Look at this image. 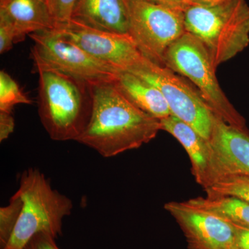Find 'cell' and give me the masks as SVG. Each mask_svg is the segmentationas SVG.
Masks as SVG:
<instances>
[{
	"label": "cell",
	"instance_id": "cell-16",
	"mask_svg": "<svg viewBox=\"0 0 249 249\" xmlns=\"http://www.w3.org/2000/svg\"><path fill=\"white\" fill-rule=\"evenodd\" d=\"M184 202L230 224L249 227V204L239 198L207 195L206 197L193 198Z\"/></svg>",
	"mask_w": 249,
	"mask_h": 249
},
{
	"label": "cell",
	"instance_id": "cell-4",
	"mask_svg": "<svg viewBox=\"0 0 249 249\" xmlns=\"http://www.w3.org/2000/svg\"><path fill=\"white\" fill-rule=\"evenodd\" d=\"M17 193L22 198V209L4 249H24L40 232L54 238L61 234L62 221L71 214L73 204L70 198L52 188L42 172L36 168L25 170Z\"/></svg>",
	"mask_w": 249,
	"mask_h": 249
},
{
	"label": "cell",
	"instance_id": "cell-1",
	"mask_svg": "<svg viewBox=\"0 0 249 249\" xmlns=\"http://www.w3.org/2000/svg\"><path fill=\"white\" fill-rule=\"evenodd\" d=\"M90 89L91 116L76 142L109 158L148 143L161 130L160 120L134 106L114 82Z\"/></svg>",
	"mask_w": 249,
	"mask_h": 249
},
{
	"label": "cell",
	"instance_id": "cell-9",
	"mask_svg": "<svg viewBox=\"0 0 249 249\" xmlns=\"http://www.w3.org/2000/svg\"><path fill=\"white\" fill-rule=\"evenodd\" d=\"M55 29L92 56L121 71L134 73L148 60L129 34L98 30L72 19Z\"/></svg>",
	"mask_w": 249,
	"mask_h": 249
},
{
	"label": "cell",
	"instance_id": "cell-20",
	"mask_svg": "<svg viewBox=\"0 0 249 249\" xmlns=\"http://www.w3.org/2000/svg\"><path fill=\"white\" fill-rule=\"evenodd\" d=\"M78 0H49V8L57 26L67 24L72 19Z\"/></svg>",
	"mask_w": 249,
	"mask_h": 249
},
{
	"label": "cell",
	"instance_id": "cell-26",
	"mask_svg": "<svg viewBox=\"0 0 249 249\" xmlns=\"http://www.w3.org/2000/svg\"><path fill=\"white\" fill-rule=\"evenodd\" d=\"M193 4H215L224 2L227 0H192Z\"/></svg>",
	"mask_w": 249,
	"mask_h": 249
},
{
	"label": "cell",
	"instance_id": "cell-27",
	"mask_svg": "<svg viewBox=\"0 0 249 249\" xmlns=\"http://www.w3.org/2000/svg\"><path fill=\"white\" fill-rule=\"evenodd\" d=\"M45 1H47V4H48V5H49V0H45ZM49 9H50V8H49Z\"/></svg>",
	"mask_w": 249,
	"mask_h": 249
},
{
	"label": "cell",
	"instance_id": "cell-17",
	"mask_svg": "<svg viewBox=\"0 0 249 249\" xmlns=\"http://www.w3.org/2000/svg\"><path fill=\"white\" fill-rule=\"evenodd\" d=\"M204 191L209 196H235L249 204V177L231 174L219 175Z\"/></svg>",
	"mask_w": 249,
	"mask_h": 249
},
{
	"label": "cell",
	"instance_id": "cell-3",
	"mask_svg": "<svg viewBox=\"0 0 249 249\" xmlns=\"http://www.w3.org/2000/svg\"><path fill=\"white\" fill-rule=\"evenodd\" d=\"M183 15L186 32L204 45L216 68L249 45V6L246 0L193 4L183 10Z\"/></svg>",
	"mask_w": 249,
	"mask_h": 249
},
{
	"label": "cell",
	"instance_id": "cell-22",
	"mask_svg": "<svg viewBox=\"0 0 249 249\" xmlns=\"http://www.w3.org/2000/svg\"><path fill=\"white\" fill-rule=\"evenodd\" d=\"M54 237L47 233L36 234L31 239L24 249H59Z\"/></svg>",
	"mask_w": 249,
	"mask_h": 249
},
{
	"label": "cell",
	"instance_id": "cell-12",
	"mask_svg": "<svg viewBox=\"0 0 249 249\" xmlns=\"http://www.w3.org/2000/svg\"><path fill=\"white\" fill-rule=\"evenodd\" d=\"M160 129L173 135L183 145L191 160L192 173L206 189L213 178V152L211 142L189 124L173 115L160 119Z\"/></svg>",
	"mask_w": 249,
	"mask_h": 249
},
{
	"label": "cell",
	"instance_id": "cell-13",
	"mask_svg": "<svg viewBox=\"0 0 249 249\" xmlns=\"http://www.w3.org/2000/svg\"><path fill=\"white\" fill-rule=\"evenodd\" d=\"M0 19L9 23L14 29L16 44L31 34L57 27L45 0L0 1Z\"/></svg>",
	"mask_w": 249,
	"mask_h": 249
},
{
	"label": "cell",
	"instance_id": "cell-8",
	"mask_svg": "<svg viewBox=\"0 0 249 249\" xmlns=\"http://www.w3.org/2000/svg\"><path fill=\"white\" fill-rule=\"evenodd\" d=\"M134 74L156 87L168 103L171 115L189 124L210 140L214 114L199 93L178 73L147 60Z\"/></svg>",
	"mask_w": 249,
	"mask_h": 249
},
{
	"label": "cell",
	"instance_id": "cell-11",
	"mask_svg": "<svg viewBox=\"0 0 249 249\" xmlns=\"http://www.w3.org/2000/svg\"><path fill=\"white\" fill-rule=\"evenodd\" d=\"M209 141L213 152V181L227 174L249 177V132L230 125L214 115Z\"/></svg>",
	"mask_w": 249,
	"mask_h": 249
},
{
	"label": "cell",
	"instance_id": "cell-14",
	"mask_svg": "<svg viewBox=\"0 0 249 249\" xmlns=\"http://www.w3.org/2000/svg\"><path fill=\"white\" fill-rule=\"evenodd\" d=\"M71 19L98 30L128 34L125 0H78Z\"/></svg>",
	"mask_w": 249,
	"mask_h": 249
},
{
	"label": "cell",
	"instance_id": "cell-21",
	"mask_svg": "<svg viewBox=\"0 0 249 249\" xmlns=\"http://www.w3.org/2000/svg\"><path fill=\"white\" fill-rule=\"evenodd\" d=\"M16 43V34L9 23L0 19V53L9 52Z\"/></svg>",
	"mask_w": 249,
	"mask_h": 249
},
{
	"label": "cell",
	"instance_id": "cell-28",
	"mask_svg": "<svg viewBox=\"0 0 249 249\" xmlns=\"http://www.w3.org/2000/svg\"><path fill=\"white\" fill-rule=\"evenodd\" d=\"M0 1H2V0H0Z\"/></svg>",
	"mask_w": 249,
	"mask_h": 249
},
{
	"label": "cell",
	"instance_id": "cell-24",
	"mask_svg": "<svg viewBox=\"0 0 249 249\" xmlns=\"http://www.w3.org/2000/svg\"><path fill=\"white\" fill-rule=\"evenodd\" d=\"M235 231L236 240L240 249H249V227L231 224Z\"/></svg>",
	"mask_w": 249,
	"mask_h": 249
},
{
	"label": "cell",
	"instance_id": "cell-2",
	"mask_svg": "<svg viewBox=\"0 0 249 249\" xmlns=\"http://www.w3.org/2000/svg\"><path fill=\"white\" fill-rule=\"evenodd\" d=\"M37 73L41 124L52 140L76 141L91 116L89 85L54 70H39Z\"/></svg>",
	"mask_w": 249,
	"mask_h": 249
},
{
	"label": "cell",
	"instance_id": "cell-5",
	"mask_svg": "<svg viewBox=\"0 0 249 249\" xmlns=\"http://www.w3.org/2000/svg\"><path fill=\"white\" fill-rule=\"evenodd\" d=\"M164 66L196 85L214 115L224 122L249 132L246 120L223 91L211 55L194 36L185 33L170 46L164 57Z\"/></svg>",
	"mask_w": 249,
	"mask_h": 249
},
{
	"label": "cell",
	"instance_id": "cell-6",
	"mask_svg": "<svg viewBox=\"0 0 249 249\" xmlns=\"http://www.w3.org/2000/svg\"><path fill=\"white\" fill-rule=\"evenodd\" d=\"M31 56L35 71L54 70L85 82L90 87L114 82L121 70L85 52L56 29L34 33Z\"/></svg>",
	"mask_w": 249,
	"mask_h": 249
},
{
	"label": "cell",
	"instance_id": "cell-15",
	"mask_svg": "<svg viewBox=\"0 0 249 249\" xmlns=\"http://www.w3.org/2000/svg\"><path fill=\"white\" fill-rule=\"evenodd\" d=\"M114 83L134 106L147 114L159 120L171 115L160 90L137 75L120 71Z\"/></svg>",
	"mask_w": 249,
	"mask_h": 249
},
{
	"label": "cell",
	"instance_id": "cell-18",
	"mask_svg": "<svg viewBox=\"0 0 249 249\" xmlns=\"http://www.w3.org/2000/svg\"><path fill=\"white\" fill-rule=\"evenodd\" d=\"M32 104V101L23 92L19 85L9 73L0 71V111L12 112L14 106Z\"/></svg>",
	"mask_w": 249,
	"mask_h": 249
},
{
	"label": "cell",
	"instance_id": "cell-10",
	"mask_svg": "<svg viewBox=\"0 0 249 249\" xmlns=\"http://www.w3.org/2000/svg\"><path fill=\"white\" fill-rule=\"evenodd\" d=\"M164 209L183 231L189 249H240L230 223L184 201L167 203Z\"/></svg>",
	"mask_w": 249,
	"mask_h": 249
},
{
	"label": "cell",
	"instance_id": "cell-19",
	"mask_svg": "<svg viewBox=\"0 0 249 249\" xmlns=\"http://www.w3.org/2000/svg\"><path fill=\"white\" fill-rule=\"evenodd\" d=\"M22 200L16 192L7 206L0 209V248L4 249L9 242L22 209Z\"/></svg>",
	"mask_w": 249,
	"mask_h": 249
},
{
	"label": "cell",
	"instance_id": "cell-23",
	"mask_svg": "<svg viewBox=\"0 0 249 249\" xmlns=\"http://www.w3.org/2000/svg\"><path fill=\"white\" fill-rule=\"evenodd\" d=\"M15 120L11 113L0 111V142H2L9 138L14 132Z\"/></svg>",
	"mask_w": 249,
	"mask_h": 249
},
{
	"label": "cell",
	"instance_id": "cell-7",
	"mask_svg": "<svg viewBox=\"0 0 249 249\" xmlns=\"http://www.w3.org/2000/svg\"><path fill=\"white\" fill-rule=\"evenodd\" d=\"M125 2L129 36L145 58L164 66L167 50L186 32L183 10L150 0Z\"/></svg>",
	"mask_w": 249,
	"mask_h": 249
},
{
	"label": "cell",
	"instance_id": "cell-25",
	"mask_svg": "<svg viewBox=\"0 0 249 249\" xmlns=\"http://www.w3.org/2000/svg\"><path fill=\"white\" fill-rule=\"evenodd\" d=\"M166 6H172V7L179 8L184 10L186 8L193 4L192 0H150Z\"/></svg>",
	"mask_w": 249,
	"mask_h": 249
}]
</instances>
